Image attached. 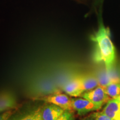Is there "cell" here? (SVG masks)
<instances>
[{
  "label": "cell",
  "instance_id": "6da1fadb",
  "mask_svg": "<svg viewBox=\"0 0 120 120\" xmlns=\"http://www.w3.org/2000/svg\"><path fill=\"white\" fill-rule=\"evenodd\" d=\"M91 40L95 43L94 60L103 62L106 71L110 73L116 60V51L110 38V31L102 21L99 23L97 31L91 36Z\"/></svg>",
  "mask_w": 120,
  "mask_h": 120
},
{
  "label": "cell",
  "instance_id": "7a4b0ae2",
  "mask_svg": "<svg viewBox=\"0 0 120 120\" xmlns=\"http://www.w3.org/2000/svg\"><path fill=\"white\" fill-rule=\"evenodd\" d=\"M81 97L89 100L94 104L100 109L110 100L109 97L102 86H98L94 89L83 92Z\"/></svg>",
  "mask_w": 120,
  "mask_h": 120
},
{
  "label": "cell",
  "instance_id": "3957f363",
  "mask_svg": "<svg viewBox=\"0 0 120 120\" xmlns=\"http://www.w3.org/2000/svg\"><path fill=\"white\" fill-rule=\"evenodd\" d=\"M41 100L47 103L56 105L64 110H73L72 105V98H70L67 94H56L43 97Z\"/></svg>",
  "mask_w": 120,
  "mask_h": 120
},
{
  "label": "cell",
  "instance_id": "277c9868",
  "mask_svg": "<svg viewBox=\"0 0 120 120\" xmlns=\"http://www.w3.org/2000/svg\"><path fill=\"white\" fill-rule=\"evenodd\" d=\"M72 105L73 110L80 116L86 115L88 112L98 111L100 109L95 105L83 97H75L72 98Z\"/></svg>",
  "mask_w": 120,
  "mask_h": 120
},
{
  "label": "cell",
  "instance_id": "5b68a950",
  "mask_svg": "<svg viewBox=\"0 0 120 120\" xmlns=\"http://www.w3.org/2000/svg\"><path fill=\"white\" fill-rule=\"evenodd\" d=\"M64 111L56 105L48 103L41 107L42 118V120H57Z\"/></svg>",
  "mask_w": 120,
  "mask_h": 120
},
{
  "label": "cell",
  "instance_id": "8992f818",
  "mask_svg": "<svg viewBox=\"0 0 120 120\" xmlns=\"http://www.w3.org/2000/svg\"><path fill=\"white\" fill-rule=\"evenodd\" d=\"M102 112L112 120H120V100L111 98L106 103Z\"/></svg>",
  "mask_w": 120,
  "mask_h": 120
},
{
  "label": "cell",
  "instance_id": "52a82bcc",
  "mask_svg": "<svg viewBox=\"0 0 120 120\" xmlns=\"http://www.w3.org/2000/svg\"><path fill=\"white\" fill-rule=\"evenodd\" d=\"M64 90L71 96L74 97L81 96L83 91L82 89L79 76L73 78L67 82L64 87Z\"/></svg>",
  "mask_w": 120,
  "mask_h": 120
},
{
  "label": "cell",
  "instance_id": "ba28073f",
  "mask_svg": "<svg viewBox=\"0 0 120 120\" xmlns=\"http://www.w3.org/2000/svg\"><path fill=\"white\" fill-rule=\"evenodd\" d=\"M17 103L16 99L11 93H0V112L16 109Z\"/></svg>",
  "mask_w": 120,
  "mask_h": 120
},
{
  "label": "cell",
  "instance_id": "9c48e42d",
  "mask_svg": "<svg viewBox=\"0 0 120 120\" xmlns=\"http://www.w3.org/2000/svg\"><path fill=\"white\" fill-rule=\"evenodd\" d=\"M79 78L83 92L92 90L99 86L98 79L96 75H85L79 76Z\"/></svg>",
  "mask_w": 120,
  "mask_h": 120
},
{
  "label": "cell",
  "instance_id": "30bf717a",
  "mask_svg": "<svg viewBox=\"0 0 120 120\" xmlns=\"http://www.w3.org/2000/svg\"><path fill=\"white\" fill-rule=\"evenodd\" d=\"M8 120H42L41 107L17 115L13 113Z\"/></svg>",
  "mask_w": 120,
  "mask_h": 120
},
{
  "label": "cell",
  "instance_id": "8fae6325",
  "mask_svg": "<svg viewBox=\"0 0 120 120\" xmlns=\"http://www.w3.org/2000/svg\"><path fill=\"white\" fill-rule=\"evenodd\" d=\"M105 91L110 98H117L120 95V81L112 82L105 87Z\"/></svg>",
  "mask_w": 120,
  "mask_h": 120
},
{
  "label": "cell",
  "instance_id": "7c38bea8",
  "mask_svg": "<svg viewBox=\"0 0 120 120\" xmlns=\"http://www.w3.org/2000/svg\"><path fill=\"white\" fill-rule=\"evenodd\" d=\"M57 120H75L72 111L65 110Z\"/></svg>",
  "mask_w": 120,
  "mask_h": 120
},
{
  "label": "cell",
  "instance_id": "4fadbf2b",
  "mask_svg": "<svg viewBox=\"0 0 120 120\" xmlns=\"http://www.w3.org/2000/svg\"><path fill=\"white\" fill-rule=\"evenodd\" d=\"M92 115L95 120H112L102 111L94 112Z\"/></svg>",
  "mask_w": 120,
  "mask_h": 120
},
{
  "label": "cell",
  "instance_id": "5bb4252c",
  "mask_svg": "<svg viewBox=\"0 0 120 120\" xmlns=\"http://www.w3.org/2000/svg\"><path fill=\"white\" fill-rule=\"evenodd\" d=\"M14 113L13 109L0 112V120H8Z\"/></svg>",
  "mask_w": 120,
  "mask_h": 120
},
{
  "label": "cell",
  "instance_id": "9a60e30c",
  "mask_svg": "<svg viewBox=\"0 0 120 120\" xmlns=\"http://www.w3.org/2000/svg\"><path fill=\"white\" fill-rule=\"evenodd\" d=\"M81 120H94V116H93L92 113H91L90 114L89 116H88L87 117H86L83 118V119H82Z\"/></svg>",
  "mask_w": 120,
  "mask_h": 120
},
{
  "label": "cell",
  "instance_id": "2e32d148",
  "mask_svg": "<svg viewBox=\"0 0 120 120\" xmlns=\"http://www.w3.org/2000/svg\"><path fill=\"white\" fill-rule=\"evenodd\" d=\"M118 98H119V99H120V96L118 97Z\"/></svg>",
  "mask_w": 120,
  "mask_h": 120
}]
</instances>
